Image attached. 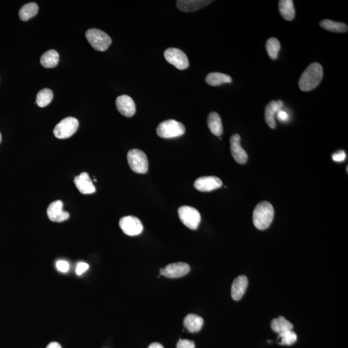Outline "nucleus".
Returning <instances> with one entry per match:
<instances>
[{"label":"nucleus","mask_w":348,"mask_h":348,"mask_svg":"<svg viewBox=\"0 0 348 348\" xmlns=\"http://www.w3.org/2000/svg\"><path fill=\"white\" fill-rule=\"evenodd\" d=\"M279 10L282 17L287 21H292L296 16V10L292 0H281L279 2Z\"/></svg>","instance_id":"21"},{"label":"nucleus","mask_w":348,"mask_h":348,"mask_svg":"<svg viewBox=\"0 0 348 348\" xmlns=\"http://www.w3.org/2000/svg\"><path fill=\"white\" fill-rule=\"evenodd\" d=\"M208 128L211 133L215 136L220 137L223 133L222 119L219 114L212 112L208 115L207 119Z\"/></svg>","instance_id":"19"},{"label":"nucleus","mask_w":348,"mask_h":348,"mask_svg":"<svg viewBox=\"0 0 348 348\" xmlns=\"http://www.w3.org/2000/svg\"><path fill=\"white\" fill-rule=\"evenodd\" d=\"M195 189L200 192H210L222 187L223 182L219 177L205 176L199 177L194 182Z\"/></svg>","instance_id":"11"},{"label":"nucleus","mask_w":348,"mask_h":348,"mask_svg":"<svg viewBox=\"0 0 348 348\" xmlns=\"http://www.w3.org/2000/svg\"><path fill=\"white\" fill-rule=\"evenodd\" d=\"M165 59L179 70L187 69L189 67V59L182 50L176 48H169L164 52Z\"/></svg>","instance_id":"8"},{"label":"nucleus","mask_w":348,"mask_h":348,"mask_svg":"<svg viewBox=\"0 0 348 348\" xmlns=\"http://www.w3.org/2000/svg\"><path fill=\"white\" fill-rule=\"evenodd\" d=\"M78 127V119L73 117H68L63 119L55 126L54 134L58 139H67L76 133Z\"/></svg>","instance_id":"7"},{"label":"nucleus","mask_w":348,"mask_h":348,"mask_svg":"<svg viewBox=\"0 0 348 348\" xmlns=\"http://www.w3.org/2000/svg\"><path fill=\"white\" fill-rule=\"evenodd\" d=\"M59 54L57 50H50L42 55L40 62L43 67L54 68L59 62Z\"/></svg>","instance_id":"24"},{"label":"nucleus","mask_w":348,"mask_h":348,"mask_svg":"<svg viewBox=\"0 0 348 348\" xmlns=\"http://www.w3.org/2000/svg\"><path fill=\"white\" fill-rule=\"evenodd\" d=\"M63 203L62 200H56L50 203L47 208V213L49 219L53 222L62 223L70 217L69 213L63 210Z\"/></svg>","instance_id":"13"},{"label":"nucleus","mask_w":348,"mask_h":348,"mask_svg":"<svg viewBox=\"0 0 348 348\" xmlns=\"http://www.w3.org/2000/svg\"><path fill=\"white\" fill-rule=\"evenodd\" d=\"M180 219L190 229L197 230L202 221L199 211L189 206H182L178 209Z\"/></svg>","instance_id":"6"},{"label":"nucleus","mask_w":348,"mask_h":348,"mask_svg":"<svg viewBox=\"0 0 348 348\" xmlns=\"http://www.w3.org/2000/svg\"><path fill=\"white\" fill-rule=\"evenodd\" d=\"M38 6L34 2L24 5L20 10L19 16L22 21H27L31 17L37 14L38 12Z\"/></svg>","instance_id":"26"},{"label":"nucleus","mask_w":348,"mask_h":348,"mask_svg":"<svg viewBox=\"0 0 348 348\" xmlns=\"http://www.w3.org/2000/svg\"><path fill=\"white\" fill-rule=\"evenodd\" d=\"M278 115V119L281 121H286L288 119V114L285 111L279 110L277 113Z\"/></svg>","instance_id":"34"},{"label":"nucleus","mask_w":348,"mask_h":348,"mask_svg":"<svg viewBox=\"0 0 348 348\" xmlns=\"http://www.w3.org/2000/svg\"><path fill=\"white\" fill-rule=\"evenodd\" d=\"M85 35L91 46L96 50L105 51L111 46V38L102 30L90 29L86 31Z\"/></svg>","instance_id":"4"},{"label":"nucleus","mask_w":348,"mask_h":348,"mask_svg":"<svg viewBox=\"0 0 348 348\" xmlns=\"http://www.w3.org/2000/svg\"><path fill=\"white\" fill-rule=\"evenodd\" d=\"M46 348H62L61 346V345L59 343L57 342H50L49 344H48Z\"/></svg>","instance_id":"35"},{"label":"nucleus","mask_w":348,"mask_h":348,"mask_svg":"<svg viewBox=\"0 0 348 348\" xmlns=\"http://www.w3.org/2000/svg\"><path fill=\"white\" fill-rule=\"evenodd\" d=\"M116 108L122 115L131 118L136 113L135 103L132 98L129 96L122 95L117 98L116 100Z\"/></svg>","instance_id":"14"},{"label":"nucleus","mask_w":348,"mask_h":348,"mask_svg":"<svg viewBox=\"0 0 348 348\" xmlns=\"http://www.w3.org/2000/svg\"><path fill=\"white\" fill-rule=\"evenodd\" d=\"M2 140V134L0 133V143H1Z\"/></svg>","instance_id":"37"},{"label":"nucleus","mask_w":348,"mask_h":348,"mask_svg":"<svg viewBox=\"0 0 348 348\" xmlns=\"http://www.w3.org/2000/svg\"><path fill=\"white\" fill-rule=\"evenodd\" d=\"M69 264H68L67 261L63 260H60L57 261V268L58 270L61 271L62 273L67 272L69 270Z\"/></svg>","instance_id":"31"},{"label":"nucleus","mask_w":348,"mask_h":348,"mask_svg":"<svg viewBox=\"0 0 348 348\" xmlns=\"http://www.w3.org/2000/svg\"><path fill=\"white\" fill-rule=\"evenodd\" d=\"M274 208L268 202L259 203L253 212V222L258 229H267L272 223L274 218Z\"/></svg>","instance_id":"2"},{"label":"nucleus","mask_w":348,"mask_h":348,"mask_svg":"<svg viewBox=\"0 0 348 348\" xmlns=\"http://www.w3.org/2000/svg\"><path fill=\"white\" fill-rule=\"evenodd\" d=\"M271 327L274 332L280 334L281 333L293 329L294 325L284 317H279L271 322Z\"/></svg>","instance_id":"25"},{"label":"nucleus","mask_w":348,"mask_h":348,"mask_svg":"<svg viewBox=\"0 0 348 348\" xmlns=\"http://www.w3.org/2000/svg\"><path fill=\"white\" fill-rule=\"evenodd\" d=\"M248 285L247 278L245 276L237 277L233 281L231 289L232 297L235 301H240L245 294Z\"/></svg>","instance_id":"18"},{"label":"nucleus","mask_w":348,"mask_h":348,"mask_svg":"<svg viewBox=\"0 0 348 348\" xmlns=\"http://www.w3.org/2000/svg\"><path fill=\"white\" fill-rule=\"evenodd\" d=\"M278 339H280L279 342L280 345H291L297 341V336L293 329H291L279 334Z\"/></svg>","instance_id":"29"},{"label":"nucleus","mask_w":348,"mask_h":348,"mask_svg":"<svg viewBox=\"0 0 348 348\" xmlns=\"http://www.w3.org/2000/svg\"><path fill=\"white\" fill-rule=\"evenodd\" d=\"M322 29L332 32L344 33L347 32L348 27L344 23L337 22L331 20H324L320 22Z\"/></svg>","instance_id":"23"},{"label":"nucleus","mask_w":348,"mask_h":348,"mask_svg":"<svg viewBox=\"0 0 348 348\" xmlns=\"http://www.w3.org/2000/svg\"><path fill=\"white\" fill-rule=\"evenodd\" d=\"M345 157H346V155L343 151H340L336 152L333 154L332 158L334 161L336 162H342L344 161Z\"/></svg>","instance_id":"33"},{"label":"nucleus","mask_w":348,"mask_h":348,"mask_svg":"<svg viewBox=\"0 0 348 348\" xmlns=\"http://www.w3.org/2000/svg\"><path fill=\"white\" fill-rule=\"evenodd\" d=\"M205 80L208 85L212 86H219L222 84L232 82V79L229 75L219 72L208 74Z\"/></svg>","instance_id":"22"},{"label":"nucleus","mask_w":348,"mask_h":348,"mask_svg":"<svg viewBox=\"0 0 348 348\" xmlns=\"http://www.w3.org/2000/svg\"><path fill=\"white\" fill-rule=\"evenodd\" d=\"M53 98L52 91L49 88H44L38 93L36 96V103L40 107L49 105Z\"/></svg>","instance_id":"28"},{"label":"nucleus","mask_w":348,"mask_h":348,"mask_svg":"<svg viewBox=\"0 0 348 348\" xmlns=\"http://www.w3.org/2000/svg\"><path fill=\"white\" fill-rule=\"evenodd\" d=\"M284 103L281 100L278 101H271L266 106L265 108V120L268 125L271 129H275L276 128V122L275 121V115L279 110H281Z\"/></svg>","instance_id":"17"},{"label":"nucleus","mask_w":348,"mask_h":348,"mask_svg":"<svg viewBox=\"0 0 348 348\" xmlns=\"http://www.w3.org/2000/svg\"><path fill=\"white\" fill-rule=\"evenodd\" d=\"M190 271V266L187 263L179 262L170 264L166 267L160 269V275L170 279L182 278Z\"/></svg>","instance_id":"10"},{"label":"nucleus","mask_w":348,"mask_h":348,"mask_svg":"<svg viewBox=\"0 0 348 348\" xmlns=\"http://www.w3.org/2000/svg\"><path fill=\"white\" fill-rule=\"evenodd\" d=\"M75 184L79 191L83 194H92L96 192V187L88 173L82 172L75 178Z\"/></svg>","instance_id":"15"},{"label":"nucleus","mask_w":348,"mask_h":348,"mask_svg":"<svg viewBox=\"0 0 348 348\" xmlns=\"http://www.w3.org/2000/svg\"><path fill=\"white\" fill-rule=\"evenodd\" d=\"M177 348H195V343L192 340L179 339L177 344Z\"/></svg>","instance_id":"30"},{"label":"nucleus","mask_w":348,"mask_h":348,"mask_svg":"<svg viewBox=\"0 0 348 348\" xmlns=\"http://www.w3.org/2000/svg\"><path fill=\"white\" fill-rule=\"evenodd\" d=\"M185 131L184 124L174 119L161 122L156 129L157 136L164 139L178 138L184 135Z\"/></svg>","instance_id":"3"},{"label":"nucleus","mask_w":348,"mask_h":348,"mask_svg":"<svg viewBox=\"0 0 348 348\" xmlns=\"http://www.w3.org/2000/svg\"><path fill=\"white\" fill-rule=\"evenodd\" d=\"M203 319L202 317L195 314H189L184 319V326L188 331L196 333L202 329L203 326Z\"/></svg>","instance_id":"20"},{"label":"nucleus","mask_w":348,"mask_h":348,"mask_svg":"<svg viewBox=\"0 0 348 348\" xmlns=\"http://www.w3.org/2000/svg\"><path fill=\"white\" fill-rule=\"evenodd\" d=\"M231 154L239 164H245L248 161V156L246 152L241 145V136L237 134H233L230 138Z\"/></svg>","instance_id":"12"},{"label":"nucleus","mask_w":348,"mask_h":348,"mask_svg":"<svg viewBox=\"0 0 348 348\" xmlns=\"http://www.w3.org/2000/svg\"><path fill=\"white\" fill-rule=\"evenodd\" d=\"M127 161L133 171L146 174L149 170V161L145 153L138 149H132L127 154Z\"/></svg>","instance_id":"5"},{"label":"nucleus","mask_w":348,"mask_h":348,"mask_svg":"<svg viewBox=\"0 0 348 348\" xmlns=\"http://www.w3.org/2000/svg\"><path fill=\"white\" fill-rule=\"evenodd\" d=\"M266 49L271 60H275L278 58L281 49L279 41L276 38H270L266 43Z\"/></svg>","instance_id":"27"},{"label":"nucleus","mask_w":348,"mask_h":348,"mask_svg":"<svg viewBox=\"0 0 348 348\" xmlns=\"http://www.w3.org/2000/svg\"><path fill=\"white\" fill-rule=\"evenodd\" d=\"M149 348H164V347L161 344H159V343L154 342L152 343V344L150 345Z\"/></svg>","instance_id":"36"},{"label":"nucleus","mask_w":348,"mask_h":348,"mask_svg":"<svg viewBox=\"0 0 348 348\" xmlns=\"http://www.w3.org/2000/svg\"><path fill=\"white\" fill-rule=\"evenodd\" d=\"M89 268V265L87 263L81 262L78 264L76 267V272L77 275L81 276Z\"/></svg>","instance_id":"32"},{"label":"nucleus","mask_w":348,"mask_h":348,"mask_svg":"<svg viewBox=\"0 0 348 348\" xmlns=\"http://www.w3.org/2000/svg\"><path fill=\"white\" fill-rule=\"evenodd\" d=\"M119 227L126 235L136 236L141 234L143 226L141 221L134 216H126L119 221Z\"/></svg>","instance_id":"9"},{"label":"nucleus","mask_w":348,"mask_h":348,"mask_svg":"<svg viewBox=\"0 0 348 348\" xmlns=\"http://www.w3.org/2000/svg\"><path fill=\"white\" fill-rule=\"evenodd\" d=\"M212 2L209 0H178L176 5L180 11L191 12L202 9Z\"/></svg>","instance_id":"16"},{"label":"nucleus","mask_w":348,"mask_h":348,"mask_svg":"<svg viewBox=\"0 0 348 348\" xmlns=\"http://www.w3.org/2000/svg\"><path fill=\"white\" fill-rule=\"evenodd\" d=\"M323 78V68L318 63L309 65L302 74L299 81L300 89L309 92L314 89L321 82Z\"/></svg>","instance_id":"1"}]
</instances>
